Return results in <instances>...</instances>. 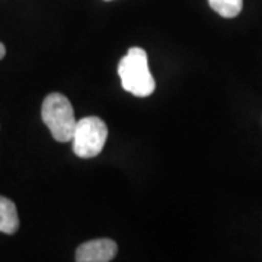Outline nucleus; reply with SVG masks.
<instances>
[{
    "label": "nucleus",
    "instance_id": "nucleus-6",
    "mask_svg": "<svg viewBox=\"0 0 262 262\" xmlns=\"http://www.w3.org/2000/svg\"><path fill=\"white\" fill-rule=\"evenodd\" d=\"M210 8L223 18H236L244 8V0H208Z\"/></svg>",
    "mask_w": 262,
    "mask_h": 262
},
{
    "label": "nucleus",
    "instance_id": "nucleus-8",
    "mask_svg": "<svg viewBox=\"0 0 262 262\" xmlns=\"http://www.w3.org/2000/svg\"><path fill=\"white\" fill-rule=\"evenodd\" d=\"M105 2H110V0H105Z\"/></svg>",
    "mask_w": 262,
    "mask_h": 262
},
{
    "label": "nucleus",
    "instance_id": "nucleus-1",
    "mask_svg": "<svg viewBox=\"0 0 262 262\" xmlns=\"http://www.w3.org/2000/svg\"><path fill=\"white\" fill-rule=\"evenodd\" d=\"M118 76L122 89L134 96L146 98L155 92L156 82L149 70L147 53L140 47H133L118 64Z\"/></svg>",
    "mask_w": 262,
    "mask_h": 262
},
{
    "label": "nucleus",
    "instance_id": "nucleus-7",
    "mask_svg": "<svg viewBox=\"0 0 262 262\" xmlns=\"http://www.w3.org/2000/svg\"><path fill=\"white\" fill-rule=\"evenodd\" d=\"M5 56H6V47L0 42V60H2Z\"/></svg>",
    "mask_w": 262,
    "mask_h": 262
},
{
    "label": "nucleus",
    "instance_id": "nucleus-5",
    "mask_svg": "<svg viewBox=\"0 0 262 262\" xmlns=\"http://www.w3.org/2000/svg\"><path fill=\"white\" fill-rule=\"evenodd\" d=\"M19 229V215L16 206L9 198L0 195V232L13 234Z\"/></svg>",
    "mask_w": 262,
    "mask_h": 262
},
{
    "label": "nucleus",
    "instance_id": "nucleus-2",
    "mask_svg": "<svg viewBox=\"0 0 262 262\" xmlns=\"http://www.w3.org/2000/svg\"><path fill=\"white\" fill-rule=\"evenodd\" d=\"M42 121L47 125L54 140L67 143L73 139L76 128L75 111L70 101L61 94H50L46 96L41 108Z\"/></svg>",
    "mask_w": 262,
    "mask_h": 262
},
{
    "label": "nucleus",
    "instance_id": "nucleus-3",
    "mask_svg": "<svg viewBox=\"0 0 262 262\" xmlns=\"http://www.w3.org/2000/svg\"><path fill=\"white\" fill-rule=\"evenodd\" d=\"M108 137L106 124L99 117H84L76 122L73 151L82 159H92L102 151Z\"/></svg>",
    "mask_w": 262,
    "mask_h": 262
},
{
    "label": "nucleus",
    "instance_id": "nucleus-4",
    "mask_svg": "<svg viewBox=\"0 0 262 262\" xmlns=\"http://www.w3.org/2000/svg\"><path fill=\"white\" fill-rule=\"evenodd\" d=\"M118 252V246L111 239H94L82 244L76 251L77 262L113 261Z\"/></svg>",
    "mask_w": 262,
    "mask_h": 262
}]
</instances>
